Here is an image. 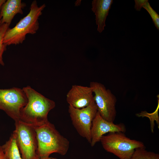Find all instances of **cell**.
Listing matches in <instances>:
<instances>
[{"instance_id":"obj_1","label":"cell","mask_w":159,"mask_h":159,"mask_svg":"<svg viewBox=\"0 0 159 159\" xmlns=\"http://www.w3.org/2000/svg\"><path fill=\"white\" fill-rule=\"evenodd\" d=\"M22 89L28 101L20 111L19 120L34 127L40 126L48 122V115L55 107V102L30 86Z\"/></svg>"},{"instance_id":"obj_2","label":"cell","mask_w":159,"mask_h":159,"mask_svg":"<svg viewBox=\"0 0 159 159\" xmlns=\"http://www.w3.org/2000/svg\"><path fill=\"white\" fill-rule=\"evenodd\" d=\"M38 143L37 154L40 158L49 157L53 153L62 155L66 154L69 142L49 121L39 126L34 127Z\"/></svg>"},{"instance_id":"obj_3","label":"cell","mask_w":159,"mask_h":159,"mask_svg":"<svg viewBox=\"0 0 159 159\" xmlns=\"http://www.w3.org/2000/svg\"><path fill=\"white\" fill-rule=\"evenodd\" d=\"M45 6V4L38 6L37 1H33L28 14L14 27L7 30L4 38V44L7 46L21 44L27 34H35L39 28L38 19Z\"/></svg>"},{"instance_id":"obj_4","label":"cell","mask_w":159,"mask_h":159,"mask_svg":"<svg viewBox=\"0 0 159 159\" xmlns=\"http://www.w3.org/2000/svg\"><path fill=\"white\" fill-rule=\"evenodd\" d=\"M103 148L120 159H129L135 150L145 147L142 142L128 138L121 132H109L100 139Z\"/></svg>"},{"instance_id":"obj_5","label":"cell","mask_w":159,"mask_h":159,"mask_svg":"<svg viewBox=\"0 0 159 159\" xmlns=\"http://www.w3.org/2000/svg\"><path fill=\"white\" fill-rule=\"evenodd\" d=\"M13 133L21 154L22 159H40L35 127L19 120L15 121Z\"/></svg>"},{"instance_id":"obj_6","label":"cell","mask_w":159,"mask_h":159,"mask_svg":"<svg viewBox=\"0 0 159 159\" xmlns=\"http://www.w3.org/2000/svg\"><path fill=\"white\" fill-rule=\"evenodd\" d=\"M90 86L94 95L93 99L96 105L97 112L105 120L114 122L116 116V96L103 84L91 82Z\"/></svg>"},{"instance_id":"obj_7","label":"cell","mask_w":159,"mask_h":159,"mask_svg":"<svg viewBox=\"0 0 159 159\" xmlns=\"http://www.w3.org/2000/svg\"><path fill=\"white\" fill-rule=\"evenodd\" d=\"M68 111L72 125L78 134L90 143L92 122L97 112L94 99L88 106L82 108L77 109L69 105Z\"/></svg>"},{"instance_id":"obj_8","label":"cell","mask_w":159,"mask_h":159,"mask_svg":"<svg viewBox=\"0 0 159 159\" xmlns=\"http://www.w3.org/2000/svg\"><path fill=\"white\" fill-rule=\"evenodd\" d=\"M27 101L22 89L15 87L0 89V109L15 121L20 120V111Z\"/></svg>"},{"instance_id":"obj_9","label":"cell","mask_w":159,"mask_h":159,"mask_svg":"<svg viewBox=\"0 0 159 159\" xmlns=\"http://www.w3.org/2000/svg\"><path fill=\"white\" fill-rule=\"evenodd\" d=\"M126 128L122 123L115 124L114 122H108L102 118L97 112L93 120L91 130L92 147L95 146L100 142L102 136L107 133L114 132L125 133Z\"/></svg>"},{"instance_id":"obj_10","label":"cell","mask_w":159,"mask_h":159,"mask_svg":"<svg viewBox=\"0 0 159 159\" xmlns=\"http://www.w3.org/2000/svg\"><path fill=\"white\" fill-rule=\"evenodd\" d=\"M93 92L89 86L73 85L66 95L69 105L77 109L88 106L93 99Z\"/></svg>"},{"instance_id":"obj_11","label":"cell","mask_w":159,"mask_h":159,"mask_svg":"<svg viewBox=\"0 0 159 159\" xmlns=\"http://www.w3.org/2000/svg\"><path fill=\"white\" fill-rule=\"evenodd\" d=\"M112 0H93L92 1V11L95 15L97 30L101 33L106 26L105 21L108 15Z\"/></svg>"},{"instance_id":"obj_12","label":"cell","mask_w":159,"mask_h":159,"mask_svg":"<svg viewBox=\"0 0 159 159\" xmlns=\"http://www.w3.org/2000/svg\"><path fill=\"white\" fill-rule=\"evenodd\" d=\"M21 0H7L2 5L0 10V20L2 23L10 25L17 14H23V9L26 6Z\"/></svg>"},{"instance_id":"obj_13","label":"cell","mask_w":159,"mask_h":159,"mask_svg":"<svg viewBox=\"0 0 159 159\" xmlns=\"http://www.w3.org/2000/svg\"><path fill=\"white\" fill-rule=\"evenodd\" d=\"M1 147L5 159H22L15 137L13 133L9 140Z\"/></svg>"},{"instance_id":"obj_14","label":"cell","mask_w":159,"mask_h":159,"mask_svg":"<svg viewBox=\"0 0 159 159\" xmlns=\"http://www.w3.org/2000/svg\"><path fill=\"white\" fill-rule=\"evenodd\" d=\"M129 159H159V154L147 150L145 146L136 148Z\"/></svg>"},{"instance_id":"obj_15","label":"cell","mask_w":159,"mask_h":159,"mask_svg":"<svg viewBox=\"0 0 159 159\" xmlns=\"http://www.w3.org/2000/svg\"><path fill=\"white\" fill-rule=\"evenodd\" d=\"M9 25L2 23L0 20V64L4 66V63L3 60V55L6 50V47L4 43V38L5 33L9 28Z\"/></svg>"},{"instance_id":"obj_16","label":"cell","mask_w":159,"mask_h":159,"mask_svg":"<svg viewBox=\"0 0 159 159\" xmlns=\"http://www.w3.org/2000/svg\"><path fill=\"white\" fill-rule=\"evenodd\" d=\"M159 109V101H158V105L155 111L153 113L149 114L146 111H143L140 113L137 114L136 115L138 117H143L146 116L149 117L150 119V128L151 132H154V129L155 124L154 120H156L158 125V127L159 128V119L158 114V111Z\"/></svg>"},{"instance_id":"obj_17","label":"cell","mask_w":159,"mask_h":159,"mask_svg":"<svg viewBox=\"0 0 159 159\" xmlns=\"http://www.w3.org/2000/svg\"><path fill=\"white\" fill-rule=\"evenodd\" d=\"M149 13L157 29H159V15L150 6L148 1L143 6Z\"/></svg>"},{"instance_id":"obj_18","label":"cell","mask_w":159,"mask_h":159,"mask_svg":"<svg viewBox=\"0 0 159 159\" xmlns=\"http://www.w3.org/2000/svg\"><path fill=\"white\" fill-rule=\"evenodd\" d=\"M135 8L137 11H140L143 6L148 1V0H135Z\"/></svg>"},{"instance_id":"obj_19","label":"cell","mask_w":159,"mask_h":159,"mask_svg":"<svg viewBox=\"0 0 159 159\" xmlns=\"http://www.w3.org/2000/svg\"><path fill=\"white\" fill-rule=\"evenodd\" d=\"M0 159H5L4 153L1 146L0 145Z\"/></svg>"},{"instance_id":"obj_20","label":"cell","mask_w":159,"mask_h":159,"mask_svg":"<svg viewBox=\"0 0 159 159\" xmlns=\"http://www.w3.org/2000/svg\"><path fill=\"white\" fill-rule=\"evenodd\" d=\"M6 1V0H0V10L2 5Z\"/></svg>"},{"instance_id":"obj_21","label":"cell","mask_w":159,"mask_h":159,"mask_svg":"<svg viewBox=\"0 0 159 159\" xmlns=\"http://www.w3.org/2000/svg\"><path fill=\"white\" fill-rule=\"evenodd\" d=\"M40 159H57L55 158H53L52 157H45L40 158Z\"/></svg>"}]
</instances>
